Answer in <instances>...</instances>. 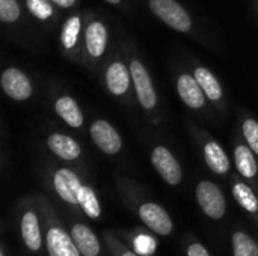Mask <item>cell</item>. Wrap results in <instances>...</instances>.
Instances as JSON below:
<instances>
[{"label": "cell", "instance_id": "obj_1", "mask_svg": "<svg viewBox=\"0 0 258 256\" xmlns=\"http://www.w3.org/2000/svg\"><path fill=\"white\" fill-rule=\"evenodd\" d=\"M150 8L160 20L178 32H187L192 26L189 14L175 0H151Z\"/></svg>", "mask_w": 258, "mask_h": 256}, {"label": "cell", "instance_id": "obj_2", "mask_svg": "<svg viewBox=\"0 0 258 256\" xmlns=\"http://www.w3.org/2000/svg\"><path fill=\"white\" fill-rule=\"evenodd\" d=\"M197 199L201 210L212 219H221L225 214V199L216 184L203 181L197 187Z\"/></svg>", "mask_w": 258, "mask_h": 256}, {"label": "cell", "instance_id": "obj_3", "mask_svg": "<svg viewBox=\"0 0 258 256\" xmlns=\"http://www.w3.org/2000/svg\"><path fill=\"white\" fill-rule=\"evenodd\" d=\"M130 74L133 75V81L136 86L139 103L144 109H153L157 103V95L153 88V81L139 60H133L130 63Z\"/></svg>", "mask_w": 258, "mask_h": 256}, {"label": "cell", "instance_id": "obj_4", "mask_svg": "<svg viewBox=\"0 0 258 256\" xmlns=\"http://www.w3.org/2000/svg\"><path fill=\"white\" fill-rule=\"evenodd\" d=\"M151 161L154 169L160 174V177L171 186H177L181 181V167L174 155L165 146H157L153 151Z\"/></svg>", "mask_w": 258, "mask_h": 256}, {"label": "cell", "instance_id": "obj_5", "mask_svg": "<svg viewBox=\"0 0 258 256\" xmlns=\"http://www.w3.org/2000/svg\"><path fill=\"white\" fill-rule=\"evenodd\" d=\"M2 86L8 97L23 101L32 95V84L24 72L17 68H9L2 75Z\"/></svg>", "mask_w": 258, "mask_h": 256}, {"label": "cell", "instance_id": "obj_6", "mask_svg": "<svg viewBox=\"0 0 258 256\" xmlns=\"http://www.w3.org/2000/svg\"><path fill=\"white\" fill-rule=\"evenodd\" d=\"M91 137L95 145L106 154H116L121 149V137L116 130L106 121H97L91 127Z\"/></svg>", "mask_w": 258, "mask_h": 256}, {"label": "cell", "instance_id": "obj_7", "mask_svg": "<svg viewBox=\"0 0 258 256\" xmlns=\"http://www.w3.org/2000/svg\"><path fill=\"white\" fill-rule=\"evenodd\" d=\"M142 222L159 235H169L172 231V222L168 213L157 204H144L139 210Z\"/></svg>", "mask_w": 258, "mask_h": 256}, {"label": "cell", "instance_id": "obj_8", "mask_svg": "<svg viewBox=\"0 0 258 256\" xmlns=\"http://www.w3.org/2000/svg\"><path fill=\"white\" fill-rule=\"evenodd\" d=\"M47 249L50 256H80L73 237L59 228H51L47 234Z\"/></svg>", "mask_w": 258, "mask_h": 256}, {"label": "cell", "instance_id": "obj_9", "mask_svg": "<svg viewBox=\"0 0 258 256\" xmlns=\"http://www.w3.org/2000/svg\"><path fill=\"white\" fill-rule=\"evenodd\" d=\"M54 189L65 202L79 204V192L82 189V184L70 169H60L56 172Z\"/></svg>", "mask_w": 258, "mask_h": 256}, {"label": "cell", "instance_id": "obj_10", "mask_svg": "<svg viewBox=\"0 0 258 256\" xmlns=\"http://www.w3.org/2000/svg\"><path fill=\"white\" fill-rule=\"evenodd\" d=\"M178 88V94L181 97V100L192 109H200L204 106V92L203 88L200 86L198 80L195 78V75H189V74H183L178 78L177 83Z\"/></svg>", "mask_w": 258, "mask_h": 256}, {"label": "cell", "instance_id": "obj_11", "mask_svg": "<svg viewBox=\"0 0 258 256\" xmlns=\"http://www.w3.org/2000/svg\"><path fill=\"white\" fill-rule=\"evenodd\" d=\"M71 237L83 256H97L100 253V243L95 234L85 225H74Z\"/></svg>", "mask_w": 258, "mask_h": 256}, {"label": "cell", "instance_id": "obj_12", "mask_svg": "<svg viewBox=\"0 0 258 256\" xmlns=\"http://www.w3.org/2000/svg\"><path fill=\"white\" fill-rule=\"evenodd\" d=\"M47 145L56 155L63 160H74L82 152L79 143L65 134H51L47 140Z\"/></svg>", "mask_w": 258, "mask_h": 256}, {"label": "cell", "instance_id": "obj_13", "mask_svg": "<svg viewBox=\"0 0 258 256\" xmlns=\"http://www.w3.org/2000/svg\"><path fill=\"white\" fill-rule=\"evenodd\" d=\"M128 75L130 74L124 63H121V62L112 63L106 74V81H107L109 91L113 95H122L128 89V83H130Z\"/></svg>", "mask_w": 258, "mask_h": 256}, {"label": "cell", "instance_id": "obj_14", "mask_svg": "<svg viewBox=\"0 0 258 256\" xmlns=\"http://www.w3.org/2000/svg\"><path fill=\"white\" fill-rule=\"evenodd\" d=\"M106 42H107L106 27L100 21L92 23L86 30V47L89 54L94 57H100L106 50Z\"/></svg>", "mask_w": 258, "mask_h": 256}, {"label": "cell", "instance_id": "obj_15", "mask_svg": "<svg viewBox=\"0 0 258 256\" xmlns=\"http://www.w3.org/2000/svg\"><path fill=\"white\" fill-rule=\"evenodd\" d=\"M21 235L26 246L30 250H38L41 247V232L38 219L33 213H26L21 219Z\"/></svg>", "mask_w": 258, "mask_h": 256}, {"label": "cell", "instance_id": "obj_16", "mask_svg": "<svg viewBox=\"0 0 258 256\" xmlns=\"http://www.w3.org/2000/svg\"><path fill=\"white\" fill-rule=\"evenodd\" d=\"M57 115L71 127H80L83 124V115L77 106V103L70 97H62L56 101Z\"/></svg>", "mask_w": 258, "mask_h": 256}, {"label": "cell", "instance_id": "obj_17", "mask_svg": "<svg viewBox=\"0 0 258 256\" xmlns=\"http://www.w3.org/2000/svg\"><path fill=\"white\" fill-rule=\"evenodd\" d=\"M206 161L215 174H225L230 169V160L225 151L216 142H210L204 148Z\"/></svg>", "mask_w": 258, "mask_h": 256}, {"label": "cell", "instance_id": "obj_18", "mask_svg": "<svg viewBox=\"0 0 258 256\" xmlns=\"http://www.w3.org/2000/svg\"><path fill=\"white\" fill-rule=\"evenodd\" d=\"M195 78L198 80L200 86L203 88L204 94L207 95V98L216 101L222 97V89H221V84L219 81L216 80V77L206 68H197L195 71Z\"/></svg>", "mask_w": 258, "mask_h": 256}, {"label": "cell", "instance_id": "obj_19", "mask_svg": "<svg viewBox=\"0 0 258 256\" xmlns=\"http://www.w3.org/2000/svg\"><path fill=\"white\" fill-rule=\"evenodd\" d=\"M236 166L237 170L245 177V178H254L257 174V163L255 158L248 146H237L236 148Z\"/></svg>", "mask_w": 258, "mask_h": 256}, {"label": "cell", "instance_id": "obj_20", "mask_svg": "<svg viewBox=\"0 0 258 256\" xmlns=\"http://www.w3.org/2000/svg\"><path fill=\"white\" fill-rule=\"evenodd\" d=\"M79 204L83 208V211L91 217V219H97L100 217V204L97 201V196L94 193V190L91 187L82 186L80 192H79Z\"/></svg>", "mask_w": 258, "mask_h": 256}, {"label": "cell", "instance_id": "obj_21", "mask_svg": "<svg viewBox=\"0 0 258 256\" xmlns=\"http://www.w3.org/2000/svg\"><path fill=\"white\" fill-rule=\"evenodd\" d=\"M233 195L236 198V201L249 213H257L258 211V199L254 195V192L246 186V184H236L233 189Z\"/></svg>", "mask_w": 258, "mask_h": 256}, {"label": "cell", "instance_id": "obj_22", "mask_svg": "<svg viewBox=\"0 0 258 256\" xmlns=\"http://www.w3.org/2000/svg\"><path fill=\"white\" fill-rule=\"evenodd\" d=\"M234 256H258L257 243L243 232H236L233 235Z\"/></svg>", "mask_w": 258, "mask_h": 256}, {"label": "cell", "instance_id": "obj_23", "mask_svg": "<svg viewBox=\"0 0 258 256\" xmlns=\"http://www.w3.org/2000/svg\"><path fill=\"white\" fill-rule=\"evenodd\" d=\"M79 32H80V18L79 17L70 18L65 23L62 35H60V39H62V44L65 48H73L76 45L77 38H79Z\"/></svg>", "mask_w": 258, "mask_h": 256}, {"label": "cell", "instance_id": "obj_24", "mask_svg": "<svg viewBox=\"0 0 258 256\" xmlns=\"http://www.w3.org/2000/svg\"><path fill=\"white\" fill-rule=\"evenodd\" d=\"M27 8L39 20H47L53 14V8L48 0H27Z\"/></svg>", "mask_w": 258, "mask_h": 256}, {"label": "cell", "instance_id": "obj_25", "mask_svg": "<svg viewBox=\"0 0 258 256\" xmlns=\"http://www.w3.org/2000/svg\"><path fill=\"white\" fill-rule=\"evenodd\" d=\"M20 17V8L15 0H0V20L12 23Z\"/></svg>", "mask_w": 258, "mask_h": 256}, {"label": "cell", "instance_id": "obj_26", "mask_svg": "<svg viewBox=\"0 0 258 256\" xmlns=\"http://www.w3.org/2000/svg\"><path fill=\"white\" fill-rule=\"evenodd\" d=\"M243 134L249 143V146L254 149V152L258 154V122L254 119H248L243 124Z\"/></svg>", "mask_w": 258, "mask_h": 256}, {"label": "cell", "instance_id": "obj_27", "mask_svg": "<svg viewBox=\"0 0 258 256\" xmlns=\"http://www.w3.org/2000/svg\"><path fill=\"white\" fill-rule=\"evenodd\" d=\"M136 250L142 255H151L156 249V241L148 235H141L136 238Z\"/></svg>", "mask_w": 258, "mask_h": 256}, {"label": "cell", "instance_id": "obj_28", "mask_svg": "<svg viewBox=\"0 0 258 256\" xmlns=\"http://www.w3.org/2000/svg\"><path fill=\"white\" fill-rule=\"evenodd\" d=\"M187 255L189 256H210L209 252L201 246V244H192L187 250Z\"/></svg>", "mask_w": 258, "mask_h": 256}, {"label": "cell", "instance_id": "obj_29", "mask_svg": "<svg viewBox=\"0 0 258 256\" xmlns=\"http://www.w3.org/2000/svg\"><path fill=\"white\" fill-rule=\"evenodd\" d=\"M51 2L57 3V5H59V6H62V8H70V6H73V5H74V2H76V0H51Z\"/></svg>", "mask_w": 258, "mask_h": 256}, {"label": "cell", "instance_id": "obj_30", "mask_svg": "<svg viewBox=\"0 0 258 256\" xmlns=\"http://www.w3.org/2000/svg\"><path fill=\"white\" fill-rule=\"evenodd\" d=\"M106 2H109V3H113V5H116V3H119L121 0H106Z\"/></svg>", "mask_w": 258, "mask_h": 256}, {"label": "cell", "instance_id": "obj_31", "mask_svg": "<svg viewBox=\"0 0 258 256\" xmlns=\"http://www.w3.org/2000/svg\"><path fill=\"white\" fill-rule=\"evenodd\" d=\"M122 256H138V255H135L133 252H127V253H124Z\"/></svg>", "mask_w": 258, "mask_h": 256}, {"label": "cell", "instance_id": "obj_32", "mask_svg": "<svg viewBox=\"0 0 258 256\" xmlns=\"http://www.w3.org/2000/svg\"><path fill=\"white\" fill-rule=\"evenodd\" d=\"M0 256H3V253H0Z\"/></svg>", "mask_w": 258, "mask_h": 256}]
</instances>
